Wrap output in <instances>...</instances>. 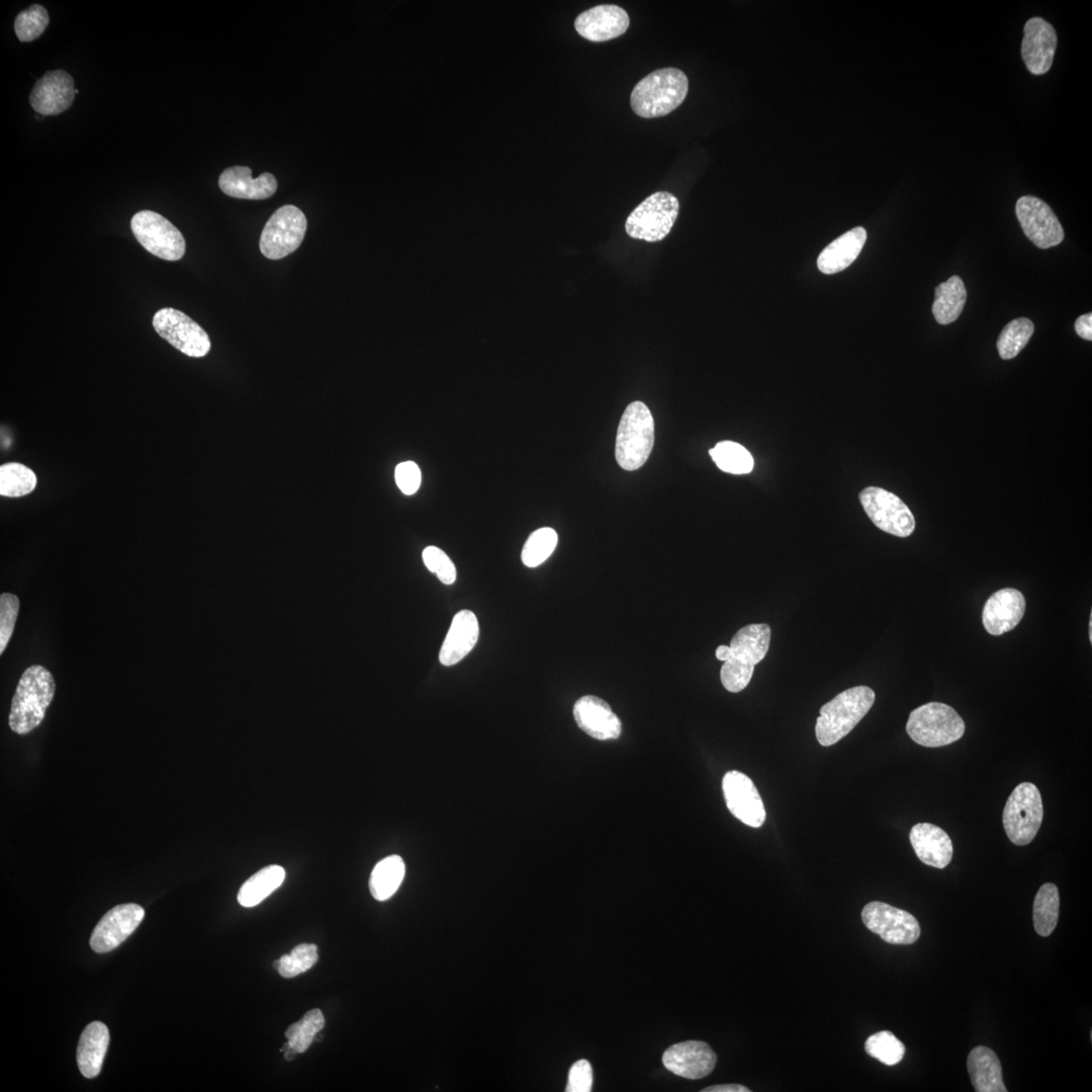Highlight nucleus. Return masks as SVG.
Masks as SVG:
<instances>
[{"instance_id": "1", "label": "nucleus", "mask_w": 1092, "mask_h": 1092, "mask_svg": "<svg viewBox=\"0 0 1092 1092\" xmlns=\"http://www.w3.org/2000/svg\"><path fill=\"white\" fill-rule=\"evenodd\" d=\"M769 641L770 628L767 624H749L734 634L729 646L717 647L716 658L724 661L720 678L727 691L738 693L747 687L754 666L767 653Z\"/></svg>"}, {"instance_id": "2", "label": "nucleus", "mask_w": 1092, "mask_h": 1092, "mask_svg": "<svg viewBox=\"0 0 1092 1092\" xmlns=\"http://www.w3.org/2000/svg\"><path fill=\"white\" fill-rule=\"evenodd\" d=\"M55 691V679L49 669L39 664L27 667L11 701L8 717L10 729L24 735L36 728L44 718Z\"/></svg>"}, {"instance_id": "3", "label": "nucleus", "mask_w": 1092, "mask_h": 1092, "mask_svg": "<svg viewBox=\"0 0 1092 1092\" xmlns=\"http://www.w3.org/2000/svg\"><path fill=\"white\" fill-rule=\"evenodd\" d=\"M688 91V77L681 70L662 68L649 73L635 85L630 105L644 118L664 116L682 103Z\"/></svg>"}, {"instance_id": "4", "label": "nucleus", "mask_w": 1092, "mask_h": 1092, "mask_svg": "<svg viewBox=\"0 0 1092 1092\" xmlns=\"http://www.w3.org/2000/svg\"><path fill=\"white\" fill-rule=\"evenodd\" d=\"M875 692L866 686L847 689L824 704L817 718L815 734L822 746H830L846 736L870 711Z\"/></svg>"}, {"instance_id": "5", "label": "nucleus", "mask_w": 1092, "mask_h": 1092, "mask_svg": "<svg viewBox=\"0 0 1092 1092\" xmlns=\"http://www.w3.org/2000/svg\"><path fill=\"white\" fill-rule=\"evenodd\" d=\"M654 444V421L645 403L636 400L625 408L617 431L615 455L625 470H636L648 459Z\"/></svg>"}, {"instance_id": "6", "label": "nucleus", "mask_w": 1092, "mask_h": 1092, "mask_svg": "<svg viewBox=\"0 0 1092 1092\" xmlns=\"http://www.w3.org/2000/svg\"><path fill=\"white\" fill-rule=\"evenodd\" d=\"M963 718L950 706L930 702L914 709L906 731L910 738L925 747H940L959 740L965 733Z\"/></svg>"}, {"instance_id": "7", "label": "nucleus", "mask_w": 1092, "mask_h": 1092, "mask_svg": "<svg viewBox=\"0 0 1092 1092\" xmlns=\"http://www.w3.org/2000/svg\"><path fill=\"white\" fill-rule=\"evenodd\" d=\"M1043 817L1042 800L1037 787L1029 782L1017 785L1008 797L1002 822L1005 833L1015 845H1026L1035 837Z\"/></svg>"}, {"instance_id": "8", "label": "nucleus", "mask_w": 1092, "mask_h": 1092, "mask_svg": "<svg viewBox=\"0 0 1092 1092\" xmlns=\"http://www.w3.org/2000/svg\"><path fill=\"white\" fill-rule=\"evenodd\" d=\"M679 210L677 198L666 191L646 197L628 215L625 230L629 237L649 243L663 240L670 232Z\"/></svg>"}, {"instance_id": "9", "label": "nucleus", "mask_w": 1092, "mask_h": 1092, "mask_svg": "<svg viewBox=\"0 0 1092 1092\" xmlns=\"http://www.w3.org/2000/svg\"><path fill=\"white\" fill-rule=\"evenodd\" d=\"M306 226V217L298 207L291 204L279 207L262 231L261 253L272 260L288 256L300 246Z\"/></svg>"}, {"instance_id": "10", "label": "nucleus", "mask_w": 1092, "mask_h": 1092, "mask_svg": "<svg viewBox=\"0 0 1092 1092\" xmlns=\"http://www.w3.org/2000/svg\"><path fill=\"white\" fill-rule=\"evenodd\" d=\"M130 228L138 242L151 254L167 261H177L183 257L185 240L181 232L163 215L152 210H141L132 216Z\"/></svg>"}, {"instance_id": "11", "label": "nucleus", "mask_w": 1092, "mask_h": 1092, "mask_svg": "<svg viewBox=\"0 0 1092 1092\" xmlns=\"http://www.w3.org/2000/svg\"><path fill=\"white\" fill-rule=\"evenodd\" d=\"M860 504L871 521L882 531L898 537H908L915 529L910 509L896 494L877 486L859 493Z\"/></svg>"}, {"instance_id": "12", "label": "nucleus", "mask_w": 1092, "mask_h": 1092, "mask_svg": "<svg viewBox=\"0 0 1092 1092\" xmlns=\"http://www.w3.org/2000/svg\"><path fill=\"white\" fill-rule=\"evenodd\" d=\"M155 331L174 348L190 357H203L210 350L206 332L184 312L165 307L153 316Z\"/></svg>"}, {"instance_id": "13", "label": "nucleus", "mask_w": 1092, "mask_h": 1092, "mask_svg": "<svg viewBox=\"0 0 1092 1092\" xmlns=\"http://www.w3.org/2000/svg\"><path fill=\"white\" fill-rule=\"evenodd\" d=\"M868 929L893 944H911L920 936L917 919L909 912L880 901L868 903L861 910Z\"/></svg>"}, {"instance_id": "14", "label": "nucleus", "mask_w": 1092, "mask_h": 1092, "mask_svg": "<svg viewBox=\"0 0 1092 1092\" xmlns=\"http://www.w3.org/2000/svg\"><path fill=\"white\" fill-rule=\"evenodd\" d=\"M1015 212L1023 233L1036 247L1048 249L1063 241V226L1043 200L1022 196L1016 202Z\"/></svg>"}, {"instance_id": "15", "label": "nucleus", "mask_w": 1092, "mask_h": 1092, "mask_svg": "<svg viewBox=\"0 0 1092 1092\" xmlns=\"http://www.w3.org/2000/svg\"><path fill=\"white\" fill-rule=\"evenodd\" d=\"M144 916V908L134 903L111 908L93 929L90 937L91 948L103 953L117 947L136 929Z\"/></svg>"}, {"instance_id": "16", "label": "nucleus", "mask_w": 1092, "mask_h": 1092, "mask_svg": "<svg viewBox=\"0 0 1092 1092\" xmlns=\"http://www.w3.org/2000/svg\"><path fill=\"white\" fill-rule=\"evenodd\" d=\"M727 808L742 823L758 828L765 820V810L753 782L738 770L727 771L722 780Z\"/></svg>"}, {"instance_id": "17", "label": "nucleus", "mask_w": 1092, "mask_h": 1092, "mask_svg": "<svg viewBox=\"0 0 1092 1092\" xmlns=\"http://www.w3.org/2000/svg\"><path fill=\"white\" fill-rule=\"evenodd\" d=\"M717 1056L701 1040H686L670 1045L662 1055L664 1067L671 1073L691 1080L708 1076L715 1068Z\"/></svg>"}, {"instance_id": "18", "label": "nucleus", "mask_w": 1092, "mask_h": 1092, "mask_svg": "<svg viewBox=\"0 0 1092 1092\" xmlns=\"http://www.w3.org/2000/svg\"><path fill=\"white\" fill-rule=\"evenodd\" d=\"M1021 57L1034 75L1046 73L1057 49V33L1051 23L1040 17L1028 19L1023 28Z\"/></svg>"}, {"instance_id": "19", "label": "nucleus", "mask_w": 1092, "mask_h": 1092, "mask_svg": "<svg viewBox=\"0 0 1092 1092\" xmlns=\"http://www.w3.org/2000/svg\"><path fill=\"white\" fill-rule=\"evenodd\" d=\"M628 13L620 6L602 4L581 12L574 20L579 35L590 41H606L622 35L629 27Z\"/></svg>"}, {"instance_id": "20", "label": "nucleus", "mask_w": 1092, "mask_h": 1092, "mask_svg": "<svg viewBox=\"0 0 1092 1092\" xmlns=\"http://www.w3.org/2000/svg\"><path fill=\"white\" fill-rule=\"evenodd\" d=\"M75 94L73 78L63 70H56L46 73L36 81L29 102L40 114L57 115L71 106Z\"/></svg>"}, {"instance_id": "21", "label": "nucleus", "mask_w": 1092, "mask_h": 1092, "mask_svg": "<svg viewBox=\"0 0 1092 1092\" xmlns=\"http://www.w3.org/2000/svg\"><path fill=\"white\" fill-rule=\"evenodd\" d=\"M573 717L577 726L595 739L610 740L621 735L619 717L606 701L597 696L579 698L573 706Z\"/></svg>"}, {"instance_id": "22", "label": "nucleus", "mask_w": 1092, "mask_h": 1092, "mask_svg": "<svg viewBox=\"0 0 1092 1092\" xmlns=\"http://www.w3.org/2000/svg\"><path fill=\"white\" fill-rule=\"evenodd\" d=\"M1025 612V599L1015 588L1006 587L995 592L985 603L982 622L991 635L1011 631L1021 621Z\"/></svg>"}, {"instance_id": "23", "label": "nucleus", "mask_w": 1092, "mask_h": 1092, "mask_svg": "<svg viewBox=\"0 0 1092 1092\" xmlns=\"http://www.w3.org/2000/svg\"><path fill=\"white\" fill-rule=\"evenodd\" d=\"M218 186L229 196L260 200L269 198L275 193L277 180L268 172L253 178L249 167L234 166L222 171L218 178Z\"/></svg>"}, {"instance_id": "24", "label": "nucleus", "mask_w": 1092, "mask_h": 1092, "mask_svg": "<svg viewBox=\"0 0 1092 1092\" xmlns=\"http://www.w3.org/2000/svg\"><path fill=\"white\" fill-rule=\"evenodd\" d=\"M911 845L917 857L925 864L945 868L952 857V843L948 834L931 823H917L909 833Z\"/></svg>"}, {"instance_id": "25", "label": "nucleus", "mask_w": 1092, "mask_h": 1092, "mask_svg": "<svg viewBox=\"0 0 1092 1092\" xmlns=\"http://www.w3.org/2000/svg\"><path fill=\"white\" fill-rule=\"evenodd\" d=\"M479 635L477 618L473 612H458L450 625L439 653V660L451 666L463 659L474 647Z\"/></svg>"}, {"instance_id": "26", "label": "nucleus", "mask_w": 1092, "mask_h": 1092, "mask_svg": "<svg viewBox=\"0 0 1092 1092\" xmlns=\"http://www.w3.org/2000/svg\"><path fill=\"white\" fill-rule=\"evenodd\" d=\"M867 240V232L856 226L831 242L818 256L817 267L824 274H834L847 268L858 256Z\"/></svg>"}, {"instance_id": "27", "label": "nucleus", "mask_w": 1092, "mask_h": 1092, "mask_svg": "<svg viewBox=\"0 0 1092 1092\" xmlns=\"http://www.w3.org/2000/svg\"><path fill=\"white\" fill-rule=\"evenodd\" d=\"M108 1043L109 1031L104 1023L93 1021L84 1028L77 1048V1064L84 1077L91 1079L100 1073Z\"/></svg>"}, {"instance_id": "28", "label": "nucleus", "mask_w": 1092, "mask_h": 1092, "mask_svg": "<svg viewBox=\"0 0 1092 1092\" xmlns=\"http://www.w3.org/2000/svg\"><path fill=\"white\" fill-rule=\"evenodd\" d=\"M967 1067L975 1091H1007L1000 1061L991 1049L984 1045L974 1048L968 1056Z\"/></svg>"}, {"instance_id": "29", "label": "nucleus", "mask_w": 1092, "mask_h": 1092, "mask_svg": "<svg viewBox=\"0 0 1092 1092\" xmlns=\"http://www.w3.org/2000/svg\"><path fill=\"white\" fill-rule=\"evenodd\" d=\"M967 299V290L963 280L953 275L940 283L934 292L932 314L940 325L954 322L961 314Z\"/></svg>"}, {"instance_id": "30", "label": "nucleus", "mask_w": 1092, "mask_h": 1092, "mask_svg": "<svg viewBox=\"0 0 1092 1092\" xmlns=\"http://www.w3.org/2000/svg\"><path fill=\"white\" fill-rule=\"evenodd\" d=\"M285 871L277 864L267 866L251 876L238 892V902L243 907H254L281 886Z\"/></svg>"}, {"instance_id": "31", "label": "nucleus", "mask_w": 1092, "mask_h": 1092, "mask_svg": "<svg viewBox=\"0 0 1092 1092\" xmlns=\"http://www.w3.org/2000/svg\"><path fill=\"white\" fill-rule=\"evenodd\" d=\"M405 874L403 859L392 854L379 860L369 879V890L377 901L389 899L399 888Z\"/></svg>"}, {"instance_id": "32", "label": "nucleus", "mask_w": 1092, "mask_h": 1092, "mask_svg": "<svg viewBox=\"0 0 1092 1092\" xmlns=\"http://www.w3.org/2000/svg\"><path fill=\"white\" fill-rule=\"evenodd\" d=\"M1060 896L1053 883L1043 884L1037 891L1032 907L1033 926L1040 936H1049L1057 926Z\"/></svg>"}, {"instance_id": "33", "label": "nucleus", "mask_w": 1092, "mask_h": 1092, "mask_svg": "<svg viewBox=\"0 0 1092 1092\" xmlns=\"http://www.w3.org/2000/svg\"><path fill=\"white\" fill-rule=\"evenodd\" d=\"M35 473L18 462H9L0 466V494L7 497H19L30 493L36 486Z\"/></svg>"}, {"instance_id": "34", "label": "nucleus", "mask_w": 1092, "mask_h": 1092, "mask_svg": "<svg viewBox=\"0 0 1092 1092\" xmlns=\"http://www.w3.org/2000/svg\"><path fill=\"white\" fill-rule=\"evenodd\" d=\"M716 465L723 471L733 474L749 473L753 468L751 454L740 444L722 441L709 451Z\"/></svg>"}, {"instance_id": "35", "label": "nucleus", "mask_w": 1092, "mask_h": 1092, "mask_svg": "<svg viewBox=\"0 0 1092 1092\" xmlns=\"http://www.w3.org/2000/svg\"><path fill=\"white\" fill-rule=\"evenodd\" d=\"M1033 331L1032 322L1026 317L1015 318L1008 323L997 340L1000 357L1004 360L1016 357L1028 343Z\"/></svg>"}, {"instance_id": "36", "label": "nucleus", "mask_w": 1092, "mask_h": 1092, "mask_svg": "<svg viewBox=\"0 0 1092 1092\" xmlns=\"http://www.w3.org/2000/svg\"><path fill=\"white\" fill-rule=\"evenodd\" d=\"M325 1025V1018L318 1008L308 1010L297 1022L285 1031L288 1043L296 1054L304 1053Z\"/></svg>"}, {"instance_id": "37", "label": "nucleus", "mask_w": 1092, "mask_h": 1092, "mask_svg": "<svg viewBox=\"0 0 1092 1092\" xmlns=\"http://www.w3.org/2000/svg\"><path fill=\"white\" fill-rule=\"evenodd\" d=\"M558 541L557 533L549 527L534 531L524 544L521 558L528 567L543 563L554 551Z\"/></svg>"}, {"instance_id": "38", "label": "nucleus", "mask_w": 1092, "mask_h": 1092, "mask_svg": "<svg viewBox=\"0 0 1092 1092\" xmlns=\"http://www.w3.org/2000/svg\"><path fill=\"white\" fill-rule=\"evenodd\" d=\"M864 1050L869 1056L888 1066L901 1062L905 1054L903 1042L889 1030L870 1035L866 1040Z\"/></svg>"}, {"instance_id": "39", "label": "nucleus", "mask_w": 1092, "mask_h": 1092, "mask_svg": "<svg viewBox=\"0 0 1092 1092\" xmlns=\"http://www.w3.org/2000/svg\"><path fill=\"white\" fill-rule=\"evenodd\" d=\"M318 960L317 947L313 943H301L289 954L276 960L273 967L283 978H293L309 970Z\"/></svg>"}, {"instance_id": "40", "label": "nucleus", "mask_w": 1092, "mask_h": 1092, "mask_svg": "<svg viewBox=\"0 0 1092 1092\" xmlns=\"http://www.w3.org/2000/svg\"><path fill=\"white\" fill-rule=\"evenodd\" d=\"M50 21L47 9L33 4L20 11L14 21V30L20 41H31L46 30Z\"/></svg>"}, {"instance_id": "41", "label": "nucleus", "mask_w": 1092, "mask_h": 1092, "mask_svg": "<svg viewBox=\"0 0 1092 1092\" xmlns=\"http://www.w3.org/2000/svg\"><path fill=\"white\" fill-rule=\"evenodd\" d=\"M426 567L445 584H452L456 579V568L449 556L436 546H428L423 551Z\"/></svg>"}, {"instance_id": "42", "label": "nucleus", "mask_w": 1092, "mask_h": 1092, "mask_svg": "<svg viewBox=\"0 0 1092 1092\" xmlns=\"http://www.w3.org/2000/svg\"><path fill=\"white\" fill-rule=\"evenodd\" d=\"M19 611V599L10 593L0 596V654L12 636Z\"/></svg>"}, {"instance_id": "43", "label": "nucleus", "mask_w": 1092, "mask_h": 1092, "mask_svg": "<svg viewBox=\"0 0 1092 1092\" xmlns=\"http://www.w3.org/2000/svg\"><path fill=\"white\" fill-rule=\"evenodd\" d=\"M394 478L398 488L404 494H414L421 485L422 474L419 466L414 461L399 463L394 470Z\"/></svg>"}, {"instance_id": "44", "label": "nucleus", "mask_w": 1092, "mask_h": 1092, "mask_svg": "<svg viewBox=\"0 0 1092 1092\" xmlns=\"http://www.w3.org/2000/svg\"><path fill=\"white\" fill-rule=\"evenodd\" d=\"M593 1086V1070L588 1061L575 1062L568 1073L566 1092H589Z\"/></svg>"}, {"instance_id": "45", "label": "nucleus", "mask_w": 1092, "mask_h": 1092, "mask_svg": "<svg viewBox=\"0 0 1092 1092\" xmlns=\"http://www.w3.org/2000/svg\"><path fill=\"white\" fill-rule=\"evenodd\" d=\"M1075 330L1079 337L1087 341L1092 340V313L1080 315L1075 322Z\"/></svg>"}, {"instance_id": "46", "label": "nucleus", "mask_w": 1092, "mask_h": 1092, "mask_svg": "<svg viewBox=\"0 0 1092 1092\" xmlns=\"http://www.w3.org/2000/svg\"><path fill=\"white\" fill-rule=\"evenodd\" d=\"M702 1092H750V1090L739 1084H722L709 1086L701 1090Z\"/></svg>"}, {"instance_id": "47", "label": "nucleus", "mask_w": 1092, "mask_h": 1092, "mask_svg": "<svg viewBox=\"0 0 1092 1092\" xmlns=\"http://www.w3.org/2000/svg\"><path fill=\"white\" fill-rule=\"evenodd\" d=\"M281 1052H283V1053H284V1057H285V1060H287V1061H291V1060H293V1059H294V1057H295V1056L297 1055V1054H296V1053H295V1052H294V1051L292 1050V1048L290 1046V1044L288 1043V1041H286V1042H284V1043H283V1045H282V1049H281Z\"/></svg>"}, {"instance_id": "48", "label": "nucleus", "mask_w": 1092, "mask_h": 1092, "mask_svg": "<svg viewBox=\"0 0 1092 1092\" xmlns=\"http://www.w3.org/2000/svg\"><path fill=\"white\" fill-rule=\"evenodd\" d=\"M1089 639H1090V642H1092V613L1090 615V621H1089Z\"/></svg>"}]
</instances>
